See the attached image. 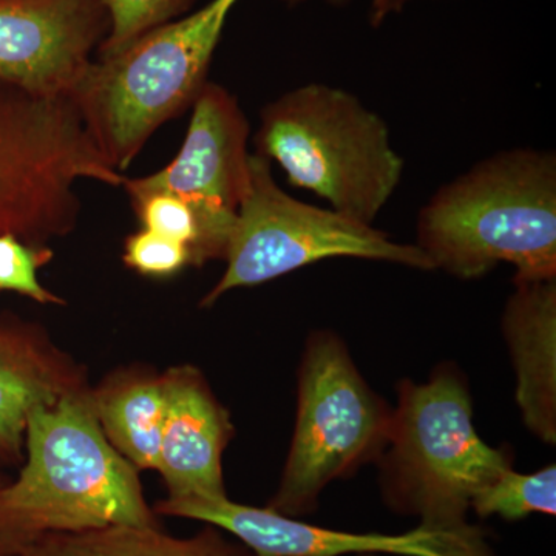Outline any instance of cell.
Here are the masks:
<instances>
[{
	"label": "cell",
	"mask_w": 556,
	"mask_h": 556,
	"mask_svg": "<svg viewBox=\"0 0 556 556\" xmlns=\"http://www.w3.org/2000/svg\"><path fill=\"white\" fill-rule=\"evenodd\" d=\"M90 391L28 416L20 477L0 486V556H24L50 535L160 527L137 468L102 433Z\"/></svg>",
	"instance_id": "1"
},
{
	"label": "cell",
	"mask_w": 556,
	"mask_h": 556,
	"mask_svg": "<svg viewBox=\"0 0 556 556\" xmlns=\"http://www.w3.org/2000/svg\"><path fill=\"white\" fill-rule=\"evenodd\" d=\"M416 247L460 280L514 266L517 281L556 278V156L515 148L478 161L420 207Z\"/></svg>",
	"instance_id": "2"
},
{
	"label": "cell",
	"mask_w": 556,
	"mask_h": 556,
	"mask_svg": "<svg viewBox=\"0 0 556 556\" xmlns=\"http://www.w3.org/2000/svg\"><path fill=\"white\" fill-rule=\"evenodd\" d=\"M255 148L276 161L289 185L369 226L405 172L386 119L356 94L329 84L295 87L263 108Z\"/></svg>",
	"instance_id": "3"
},
{
	"label": "cell",
	"mask_w": 556,
	"mask_h": 556,
	"mask_svg": "<svg viewBox=\"0 0 556 556\" xmlns=\"http://www.w3.org/2000/svg\"><path fill=\"white\" fill-rule=\"evenodd\" d=\"M376 463L388 507L439 529L466 527L479 490L514 468L507 450L479 437L470 391L452 365L428 382L397 383L387 445Z\"/></svg>",
	"instance_id": "4"
},
{
	"label": "cell",
	"mask_w": 556,
	"mask_h": 556,
	"mask_svg": "<svg viewBox=\"0 0 556 556\" xmlns=\"http://www.w3.org/2000/svg\"><path fill=\"white\" fill-rule=\"evenodd\" d=\"M239 2L211 0L118 53L90 62L70 100L113 169L123 174L163 124L195 102Z\"/></svg>",
	"instance_id": "5"
},
{
	"label": "cell",
	"mask_w": 556,
	"mask_h": 556,
	"mask_svg": "<svg viewBox=\"0 0 556 556\" xmlns=\"http://www.w3.org/2000/svg\"><path fill=\"white\" fill-rule=\"evenodd\" d=\"M123 186L70 97H38L0 83V236L47 247L75 229L76 185Z\"/></svg>",
	"instance_id": "6"
},
{
	"label": "cell",
	"mask_w": 556,
	"mask_h": 556,
	"mask_svg": "<svg viewBox=\"0 0 556 556\" xmlns=\"http://www.w3.org/2000/svg\"><path fill=\"white\" fill-rule=\"evenodd\" d=\"M391 412L362 378L343 340L313 332L299 368L294 437L269 508L291 518L313 514L325 486L379 459Z\"/></svg>",
	"instance_id": "7"
},
{
	"label": "cell",
	"mask_w": 556,
	"mask_h": 556,
	"mask_svg": "<svg viewBox=\"0 0 556 556\" xmlns=\"http://www.w3.org/2000/svg\"><path fill=\"white\" fill-rule=\"evenodd\" d=\"M249 170V188L225 255L226 270L204 295L203 308L233 289L258 287L329 258L434 270L416 244L397 243L375 226L292 199L277 185L273 163L257 153H251Z\"/></svg>",
	"instance_id": "8"
},
{
	"label": "cell",
	"mask_w": 556,
	"mask_h": 556,
	"mask_svg": "<svg viewBox=\"0 0 556 556\" xmlns=\"http://www.w3.org/2000/svg\"><path fill=\"white\" fill-rule=\"evenodd\" d=\"M153 510L163 517L195 519L218 527L239 538L254 556H495L484 532L470 525L460 529L419 525L399 535L339 532L306 525L269 507L233 503L228 496L166 497Z\"/></svg>",
	"instance_id": "9"
},
{
	"label": "cell",
	"mask_w": 556,
	"mask_h": 556,
	"mask_svg": "<svg viewBox=\"0 0 556 556\" xmlns=\"http://www.w3.org/2000/svg\"><path fill=\"white\" fill-rule=\"evenodd\" d=\"M109 27L102 0H0V83L70 97Z\"/></svg>",
	"instance_id": "10"
},
{
	"label": "cell",
	"mask_w": 556,
	"mask_h": 556,
	"mask_svg": "<svg viewBox=\"0 0 556 556\" xmlns=\"http://www.w3.org/2000/svg\"><path fill=\"white\" fill-rule=\"evenodd\" d=\"M181 150L164 169L126 178L129 193L166 190L197 206L237 214L249 188L251 127L239 100L218 84L206 83L192 104Z\"/></svg>",
	"instance_id": "11"
},
{
	"label": "cell",
	"mask_w": 556,
	"mask_h": 556,
	"mask_svg": "<svg viewBox=\"0 0 556 556\" xmlns=\"http://www.w3.org/2000/svg\"><path fill=\"white\" fill-rule=\"evenodd\" d=\"M166 413L161 433L159 473L167 497L228 496L223 453L233 437L228 409L219 404L203 372L179 365L161 372Z\"/></svg>",
	"instance_id": "12"
},
{
	"label": "cell",
	"mask_w": 556,
	"mask_h": 556,
	"mask_svg": "<svg viewBox=\"0 0 556 556\" xmlns=\"http://www.w3.org/2000/svg\"><path fill=\"white\" fill-rule=\"evenodd\" d=\"M89 387L83 365L39 324L0 314V467L24 460L33 409Z\"/></svg>",
	"instance_id": "13"
},
{
	"label": "cell",
	"mask_w": 556,
	"mask_h": 556,
	"mask_svg": "<svg viewBox=\"0 0 556 556\" xmlns=\"http://www.w3.org/2000/svg\"><path fill=\"white\" fill-rule=\"evenodd\" d=\"M501 317L525 426L556 444V278L517 281Z\"/></svg>",
	"instance_id": "14"
},
{
	"label": "cell",
	"mask_w": 556,
	"mask_h": 556,
	"mask_svg": "<svg viewBox=\"0 0 556 556\" xmlns=\"http://www.w3.org/2000/svg\"><path fill=\"white\" fill-rule=\"evenodd\" d=\"M94 415L113 448L137 468L159 470L166 399L163 379L142 368L112 372L91 388Z\"/></svg>",
	"instance_id": "15"
},
{
	"label": "cell",
	"mask_w": 556,
	"mask_h": 556,
	"mask_svg": "<svg viewBox=\"0 0 556 556\" xmlns=\"http://www.w3.org/2000/svg\"><path fill=\"white\" fill-rule=\"evenodd\" d=\"M24 556H254L229 543L218 527L192 538L167 535L161 527L115 526L90 532L50 535Z\"/></svg>",
	"instance_id": "16"
},
{
	"label": "cell",
	"mask_w": 556,
	"mask_h": 556,
	"mask_svg": "<svg viewBox=\"0 0 556 556\" xmlns=\"http://www.w3.org/2000/svg\"><path fill=\"white\" fill-rule=\"evenodd\" d=\"M141 228L169 237L189 248L192 266L225 260L237 214H222L197 206L166 190L130 193Z\"/></svg>",
	"instance_id": "17"
},
{
	"label": "cell",
	"mask_w": 556,
	"mask_h": 556,
	"mask_svg": "<svg viewBox=\"0 0 556 556\" xmlns=\"http://www.w3.org/2000/svg\"><path fill=\"white\" fill-rule=\"evenodd\" d=\"M470 510L481 518L497 515L506 521H519L532 514L555 515L556 467L552 464L530 475L508 468L479 490Z\"/></svg>",
	"instance_id": "18"
},
{
	"label": "cell",
	"mask_w": 556,
	"mask_h": 556,
	"mask_svg": "<svg viewBox=\"0 0 556 556\" xmlns=\"http://www.w3.org/2000/svg\"><path fill=\"white\" fill-rule=\"evenodd\" d=\"M193 0H102L109 14V33L100 46V58L112 56L146 33L169 24Z\"/></svg>",
	"instance_id": "19"
},
{
	"label": "cell",
	"mask_w": 556,
	"mask_h": 556,
	"mask_svg": "<svg viewBox=\"0 0 556 556\" xmlns=\"http://www.w3.org/2000/svg\"><path fill=\"white\" fill-rule=\"evenodd\" d=\"M53 255L49 247L25 243L11 233L0 236V291L16 292L42 305H65V300L43 287L38 277Z\"/></svg>",
	"instance_id": "20"
},
{
	"label": "cell",
	"mask_w": 556,
	"mask_h": 556,
	"mask_svg": "<svg viewBox=\"0 0 556 556\" xmlns=\"http://www.w3.org/2000/svg\"><path fill=\"white\" fill-rule=\"evenodd\" d=\"M123 260L141 276L156 278L172 277L192 266L188 247L144 228L127 237Z\"/></svg>",
	"instance_id": "21"
},
{
	"label": "cell",
	"mask_w": 556,
	"mask_h": 556,
	"mask_svg": "<svg viewBox=\"0 0 556 556\" xmlns=\"http://www.w3.org/2000/svg\"><path fill=\"white\" fill-rule=\"evenodd\" d=\"M415 2H422V0H371L368 14L369 24L379 28L380 25L386 24L391 17L397 16ZM431 2H438V0H431Z\"/></svg>",
	"instance_id": "22"
},
{
	"label": "cell",
	"mask_w": 556,
	"mask_h": 556,
	"mask_svg": "<svg viewBox=\"0 0 556 556\" xmlns=\"http://www.w3.org/2000/svg\"><path fill=\"white\" fill-rule=\"evenodd\" d=\"M283 2L289 3V5H299V3L308 2V0H283ZM325 2L332 7H345L353 0H325Z\"/></svg>",
	"instance_id": "23"
},
{
	"label": "cell",
	"mask_w": 556,
	"mask_h": 556,
	"mask_svg": "<svg viewBox=\"0 0 556 556\" xmlns=\"http://www.w3.org/2000/svg\"><path fill=\"white\" fill-rule=\"evenodd\" d=\"M7 481H9V479H7L5 477H2V475H0V486L5 484Z\"/></svg>",
	"instance_id": "24"
},
{
	"label": "cell",
	"mask_w": 556,
	"mask_h": 556,
	"mask_svg": "<svg viewBox=\"0 0 556 556\" xmlns=\"http://www.w3.org/2000/svg\"><path fill=\"white\" fill-rule=\"evenodd\" d=\"M357 556H376V555H357Z\"/></svg>",
	"instance_id": "25"
}]
</instances>
